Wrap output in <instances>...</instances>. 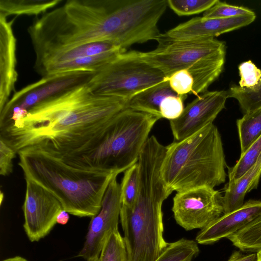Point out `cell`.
Returning a JSON list of instances; mask_svg holds the SVG:
<instances>
[{
  "label": "cell",
  "instance_id": "34",
  "mask_svg": "<svg viewBox=\"0 0 261 261\" xmlns=\"http://www.w3.org/2000/svg\"><path fill=\"white\" fill-rule=\"evenodd\" d=\"M1 137V136H0ZM16 151L2 137H0V174L10 175L13 170V159Z\"/></svg>",
  "mask_w": 261,
  "mask_h": 261
},
{
  "label": "cell",
  "instance_id": "26",
  "mask_svg": "<svg viewBox=\"0 0 261 261\" xmlns=\"http://www.w3.org/2000/svg\"><path fill=\"white\" fill-rule=\"evenodd\" d=\"M261 156V135L242 154L236 164L228 167L229 181L235 180L248 171Z\"/></svg>",
  "mask_w": 261,
  "mask_h": 261
},
{
  "label": "cell",
  "instance_id": "12",
  "mask_svg": "<svg viewBox=\"0 0 261 261\" xmlns=\"http://www.w3.org/2000/svg\"><path fill=\"white\" fill-rule=\"evenodd\" d=\"M117 176L115 175L110 181L99 211L91 218L84 246L77 255L86 261L98 257L108 238L118 230L122 202Z\"/></svg>",
  "mask_w": 261,
  "mask_h": 261
},
{
  "label": "cell",
  "instance_id": "17",
  "mask_svg": "<svg viewBox=\"0 0 261 261\" xmlns=\"http://www.w3.org/2000/svg\"><path fill=\"white\" fill-rule=\"evenodd\" d=\"M16 17L10 20L0 16V111L15 90L16 70V39L13 31Z\"/></svg>",
  "mask_w": 261,
  "mask_h": 261
},
{
  "label": "cell",
  "instance_id": "39",
  "mask_svg": "<svg viewBox=\"0 0 261 261\" xmlns=\"http://www.w3.org/2000/svg\"><path fill=\"white\" fill-rule=\"evenodd\" d=\"M88 261H98V257Z\"/></svg>",
  "mask_w": 261,
  "mask_h": 261
},
{
  "label": "cell",
  "instance_id": "23",
  "mask_svg": "<svg viewBox=\"0 0 261 261\" xmlns=\"http://www.w3.org/2000/svg\"><path fill=\"white\" fill-rule=\"evenodd\" d=\"M237 126L242 154L261 135V107L244 114Z\"/></svg>",
  "mask_w": 261,
  "mask_h": 261
},
{
  "label": "cell",
  "instance_id": "2",
  "mask_svg": "<svg viewBox=\"0 0 261 261\" xmlns=\"http://www.w3.org/2000/svg\"><path fill=\"white\" fill-rule=\"evenodd\" d=\"M129 17L120 0H68L36 18L28 28L35 57L97 41L120 47Z\"/></svg>",
  "mask_w": 261,
  "mask_h": 261
},
{
  "label": "cell",
  "instance_id": "13",
  "mask_svg": "<svg viewBox=\"0 0 261 261\" xmlns=\"http://www.w3.org/2000/svg\"><path fill=\"white\" fill-rule=\"evenodd\" d=\"M26 190L22 206L23 228L29 240L36 242L46 236L57 223V218L63 207L49 191L25 178Z\"/></svg>",
  "mask_w": 261,
  "mask_h": 261
},
{
  "label": "cell",
  "instance_id": "6",
  "mask_svg": "<svg viewBox=\"0 0 261 261\" xmlns=\"http://www.w3.org/2000/svg\"><path fill=\"white\" fill-rule=\"evenodd\" d=\"M226 163L219 131L213 123L195 134L167 146L162 179L172 193L225 182Z\"/></svg>",
  "mask_w": 261,
  "mask_h": 261
},
{
  "label": "cell",
  "instance_id": "38",
  "mask_svg": "<svg viewBox=\"0 0 261 261\" xmlns=\"http://www.w3.org/2000/svg\"><path fill=\"white\" fill-rule=\"evenodd\" d=\"M257 261H261V251L256 253Z\"/></svg>",
  "mask_w": 261,
  "mask_h": 261
},
{
  "label": "cell",
  "instance_id": "8",
  "mask_svg": "<svg viewBox=\"0 0 261 261\" xmlns=\"http://www.w3.org/2000/svg\"><path fill=\"white\" fill-rule=\"evenodd\" d=\"M124 50L109 41L88 43L36 57L34 69L42 77L74 71L96 72Z\"/></svg>",
  "mask_w": 261,
  "mask_h": 261
},
{
  "label": "cell",
  "instance_id": "29",
  "mask_svg": "<svg viewBox=\"0 0 261 261\" xmlns=\"http://www.w3.org/2000/svg\"><path fill=\"white\" fill-rule=\"evenodd\" d=\"M218 0H167L168 6L178 16H189L205 12Z\"/></svg>",
  "mask_w": 261,
  "mask_h": 261
},
{
  "label": "cell",
  "instance_id": "16",
  "mask_svg": "<svg viewBox=\"0 0 261 261\" xmlns=\"http://www.w3.org/2000/svg\"><path fill=\"white\" fill-rule=\"evenodd\" d=\"M261 213V200L250 199L239 208L224 214L198 232L196 241L211 244L228 238L246 226Z\"/></svg>",
  "mask_w": 261,
  "mask_h": 261
},
{
  "label": "cell",
  "instance_id": "10",
  "mask_svg": "<svg viewBox=\"0 0 261 261\" xmlns=\"http://www.w3.org/2000/svg\"><path fill=\"white\" fill-rule=\"evenodd\" d=\"M95 73L74 71L42 77L14 93L0 111V122L11 124L22 119L36 106L87 84Z\"/></svg>",
  "mask_w": 261,
  "mask_h": 261
},
{
  "label": "cell",
  "instance_id": "15",
  "mask_svg": "<svg viewBox=\"0 0 261 261\" xmlns=\"http://www.w3.org/2000/svg\"><path fill=\"white\" fill-rule=\"evenodd\" d=\"M256 15L230 18H193L168 30L165 36L173 39L214 38L253 22Z\"/></svg>",
  "mask_w": 261,
  "mask_h": 261
},
{
  "label": "cell",
  "instance_id": "22",
  "mask_svg": "<svg viewBox=\"0 0 261 261\" xmlns=\"http://www.w3.org/2000/svg\"><path fill=\"white\" fill-rule=\"evenodd\" d=\"M243 252L261 251V213L236 233L227 238Z\"/></svg>",
  "mask_w": 261,
  "mask_h": 261
},
{
  "label": "cell",
  "instance_id": "28",
  "mask_svg": "<svg viewBox=\"0 0 261 261\" xmlns=\"http://www.w3.org/2000/svg\"><path fill=\"white\" fill-rule=\"evenodd\" d=\"M98 261H128L124 240L118 230L113 232L107 240Z\"/></svg>",
  "mask_w": 261,
  "mask_h": 261
},
{
  "label": "cell",
  "instance_id": "21",
  "mask_svg": "<svg viewBox=\"0 0 261 261\" xmlns=\"http://www.w3.org/2000/svg\"><path fill=\"white\" fill-rule=\"evenodd\" d=\"M62 0H1L0 16L7 18L13 15L38 16L56 7Z\"/></svg>",
  "mask_w": 261,
  "mask_h": 261
},
{
  "label": "cell",
  "instance_id": "30",
  "mask_svg": "<svg viewBox=\"0 0 261 261\" xmlns=\"http://www.w3.org/2000/svg\"><path fill=\"white\" fill-rule=\"evenodd\" d=\"M255 15L251 10L240 6L231 5L218 1L211 8L204 12L202 17L211 18H230Z\"/></svg>",
  "mask_w": 261,
  "mask_h": 261
},
{
  "label": "cell",
  "instance_id": "14",
  "mask_svg": "<svg viewBox=\"0 0 261 261\" xmlns=\"http://www.w3.org/2000/svg\"><path fill=\"white\" fill-rule=\"evenodd\" d=\"M226 91H205L188 103L176 119L169 120L175 142L184 140L213 123L225 108Z\"/></svg>",
  "mask_w": 261,
  "mask_h": 261
},
{
  "label": "cell",
  "instance_id": "9",
  "mask_svg": "<svg viewBox=\"0 0 261 261\" xmlns=\"http://www.w3.org/2000/svg\"><path fill=\"white\" fill-rule=\"evenodd\" d=\"M156 41L158 45L154 49L137 51L138 55L143 61L162 72L166 78L201 58L226 54L225 42L215 38L173 39L161 33Z\"/></svg>",
  "mask_w": 261,
  "mask_h": 261
},
{
  "label": "cell",
  "instance_id": "7",
  "mask_svg": "<svg viewBox=\"0 0 261 261\" xmlns=\"http://www.w3.org/2000/svg\"><path fill=\"white\" fill-rule=\"evenodd\" d=\"M166 79L162 72L141 60L137 50H124L96 72L87 86L94 94L128 100Z\"/></svg>",
  "mask_w": 261,
  "mask_h": 261
},
{
  "label": "cell",
  "instance_id": "32",
  "mask_svg": "<svg viewBox=\"0 0 261 261\" xmlns=\"http://www.w3.org/2000/svg\"><path fill=\"white\" fill-rule=\"evenodd\" d=\"M172 90L178 96L186 98L191 93L193 87V79L186 69L174 72L167 78Z\"/></svg>",
  "mask_w": 261,
  "mask_h": 261
},
{
  "label": "cell",
  "instance_id": "3",
  "mask_svg": "<svg viewBox=\"0 0 261 261\" xmlns=\"http://www.w3.org/2000/svg\"><path fill=\"white\" fill-rule=\"evenodd\" d=\"M17 154L25 179L47 190L64 210L80 217L92 218L97 214L110 181L117 174L75 168L33 147L23 148Z\"/></svg>",
  "mask_w": 261,
  "mask_h": 261
},
{
  "label": "cell",
  "instance_id": "24",
  "mask_svg": "<svg viewBox=\"0 0 261 261\" xmlns=\"http://www.w3.org/2000/svg\"><path fill=\"white\" fill-rule=\"evenodd\" d=\"M199 252L197 242L182 238L168 243L164 252L155 261H191Z\"/></svg>",
  "mask_w": 261,
  "mask_h": 261
},
{
  "label": "cell",
  "instance_id": "27",
  "mask_svg": "<svg viewBox=\"0 0 261 261\" xmlns=\"http://www.w3.org/2000/svg\"><path fill=\"white\" fill-rule=\"evenodd\" d=\"M227 92L228 98L238 100L243 114L261 107V84L253 89L232 85Z\"/></svg>",
  "mask_w": 261,
  "mask_h": 261
},
{
  "label": "cell",
  "instance_id": "37",
  "mask_svg": "<svg viewBox=\"0 0 261 261\" xmlns=\"http://www.w3.org/2000/svg\"><path fill=\"white\" fill-rule=\"evenodd\" d=\"M2 261H28L25 258L19 256H16L13 257H10L7 259H5Z\"/></svg>",
  "mask_w": 261,
  "mask_h": 261
},
{
  "label": "cell",
  "instance_id": "5",
  "mask_svg": "<svg viewBox=\"0 0 261 261\" xmlns=\"http://www.w3.org/2000/svg\"><path fill=\"white\" fill-rule=\"evenodd\" d=\"M159 119L126 108L83 148L57 157L75 168L119 174L138 162L150 131Z\"/></svg>",
  "mask_w": 261,
  "mask_h": 261
},
{
  "label": "cell",
  "instance_id": "11",
  "mask_svg": "<svg viewBox=\"0 0 261 261\" xmlns=\"http://www.w3.org/2000/svg\"><path fill=\"white\" fill-rule=\"evenodd\" d=\"M172 211L176 222L186 230L202 229L224 214L223 195L207 187L177 192Z\"/></svg>",
  "mask_w": 261,
  "mask_h": 261
},
{
  "label": "cell",
  "instance_id": "18",
  "mask_svg": "<svg viewBox=\"0 0 261 261\" xmlns=\"http://www.w3.org/2000/svg\"><path fill=\"white\" fill-rule=\"evenodd\" d=\"M261 176V156L240 178L228 181L224 188L223 195L224 214L233 212L244 203L246 194L257 188Z\"/></svg>",
  "mask_w": 261,
  "mask_h": 261
},
{
  "label": "cell",
  "instance_id": "36",
  "mask_svg": "<svg viewBox=\"0 0 261 261\" xmlns=\"http://www.w3.org/2000/svg\"><path fill=\"white\" fill-rule=\"evenodd\" d=\"M69 219V213L62 210L58 214L57 218V223L65 225L67 223Z\"/></svg>",
  "mask_w": 261,
  "mask_h": 261
},
{
  "label": "cell",
  "instance_id": "20",
  "mask_svg": "<svg viewBox=\"0 0 261 261\" xmlns=\"http://www.w3.org/2000/svg\"><path fill=\"white\" fill-rule=\"evenodd\" d=\"M174 95L177 94L171 88L166 79L130 97L127 101L126 108L150 114L161 119V102L167 96Z\"/></svg>",
  "mask_w": 261,
  "mask_h": 261
},
{
  "label": "cell",
  "instance_id": "25",
  "mask_svg": "<svg viewBox=\"0 0 261 261\" xmlns=\"http://www.w3.org/2000/svg\"><path fill=\"white\" fill-rule=\"evenodd\" d=\"M140 173L138 163L126 169L120 184L122 205L132 206L135 203L139 188Z\"/></svg>",
  "mask_w": 261,
  "mask_h": 261
},
{
  "label": "cell",
  "instance_id": "19",
  "mask_svg": "<svg viewBox=\"0 0 261 261\" xmlns=\"http://www.w3.org/2000/svg\"><path fill=\"white\" fill-rule=\"evenodd\" d=\"M225 54L201 58L186 69L193 79L192 94L198 95L206 91L208 87L221 73L225 63Z\"/></svg>",
  "mask_w": 261,
  "mask_h": 261
},
{
  "label": "cell",
  "instance_id": "31",
  "mask_svg": "<svg viewBox=\"0 0 261 261\" xmlns=\"http://www.w3.org/2000/svg\"><path fill=\"white\" fill-rule=\"evenodd\" d=\"M239 71L240 76L239 84L241 88L253 89L261 84V70L251 60L240 64Z\"/></svg>",
  "mask_w": 261,
  "mask_h": 261
},
{
  "label": "cell",
  "instance_id": "4",
  "mask_svg": "<svg viewBox=\"0 0 261 261\" xmlns=\"http://www.w3.org/2000/svg\"><path fill=\"white\" fill-rule=\"evenodd\" d=\"M163 161L154 152L140 155L136 201L130 207L122 205L120 219L128 261H155L168 244L163 237L162 205L172 192L162 177Z\"/></svg>",
  "mask_w": 261,
  "mask_h": 261
},
{
  "label": "cell",
  "instance_id": "35",
  "mask_svg": "<svg viewBox=\"0 0 261 261\" xmlns=\"http://www.w3.org/2000/svg\"><path fill=\"white\" fill-rule=\"evenodd\" d=\"M227 261H257L256 253L245 254L241 251H234Z\"/></svg>",
  "mask_w": 261,
  "mask_h": 261
},
{
  "label": "cell",
  "instance_id": "1",
  "mask_svg": "<svg viewBox=\"0 0 261 261\" xmlns=\"http://www.w3.org/2000/svg\"><path fill=\"white\" fill-rule=\"evenodd\" d=\"M87 84L33 107L23 118L1 129L0 136L17 153L28 147L56 156L79 151L126 108L127 101L94 94Z\"/></svg>",
  "mask_w": 261,
  "mask_h": 261
},
{
  "label": "cell",
  "instance_id": "33",
  "mask_svg": "<svg viewBox=\"0 0 261 261\" xmlns=\"http://www.w3.org/2000/svg\"><path fill=\"white\" fill-rule=\"evenodd\" d=\"M185 98L177 95H170L165 97L161 102L160 112L162 118L169 120L179 117L184 109L183 101Z\"/></svg>",
  "mask_w": 261,
  "mask_h": 261
}]
</instances>
